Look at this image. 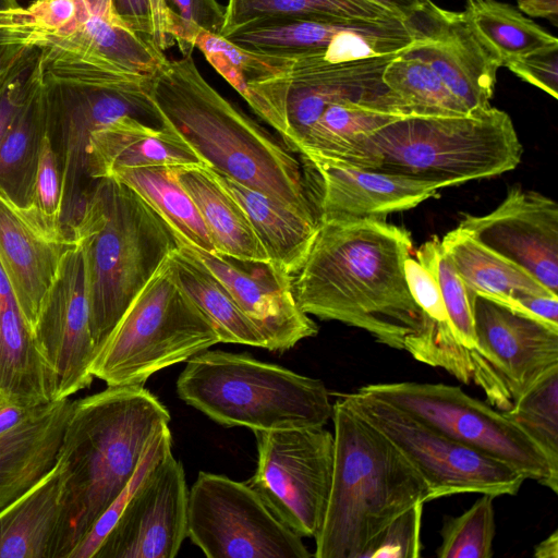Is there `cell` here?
<instances>
[{
    "mask_svg": "<svg viewBox=\"0 0 558 558\" xmlns=\"http://www.w3.org/2000/svg\"><path fill=\"white\" fill-rule=\"evenodd\" d=\"M34 49L0 46V82L21 64Z\"/></svg>",
    "mask_w": 558,
    "mask_h": 558,
    "instance_id": "9f6ffc18",
    "label": "cell"
},
{
    "mask_svg": "<svg viewBox=\"0 0 558 558\" xmlns=\"http://www.w3.org/2000/svg\"><path fill=\"white\" fill-rule=\"evenodd\" d=\"M412 247L411 233L384 219L323 221L294 276L296 302L307 315L363 329L404 350L423 325L404 274Z\"/></svg>",
    "mask_w": 558,
    "mask_h": 558,
    "instance_id": "6da1fadb",
    "label": "cell"
},
{
    "mask_svg": "<svg viewBox=\"0 0 558 558\" xmlns=\"http://www.w3.org/2000/svg\"><path fill=\"white\" fill-rule=\"evenodd\" d=\"M44 80L50 118L60 128L64 207H70L78 201L77 187L82 177L87 175V148L94 131L124 116L160 124L148 94L150 78L142 85L123 89Z\"/></svg>",
    "mask_w": 558,
    "mask_h": 558,
    "instance_id": "d6986e66",
    "label": "cell"
},
{
    "mask_svg": "<svg viewBox=\"0 0 558 558\" xmlns=\"http://www.w3.org/2000/svg\"><path fill=\"white\" fill-rule=\"evenodd\" d=\"M267 16L311 19L400 17L368 0H228L220 35H226L245 22Z\"/></svg>",
    "mask_w": 558,
    "mask_h": 558,
    "instance_id": "74e56055",
    "label": "cell"
},
{
    "mask_svg": "<svg viewBox=\"0 0 558 558\" xmlns=\"http://www.w3.org/2000/svg\"><path fill=\"white\" fill-rule=\"evenodd\" d=\"M461 15L500 66L518 57L558 47L555 36L508 3L468 0Z\"/></svg>",
    "mask_w": 558,
    "mask_h": 558,
    "instance_id": "836d02e7",
    "label": "cell"
},
{
    "mask_svg": "<svg viewBox=\"0 0 558 558\" xmlns=\"http://www.w3.org/2000/svg\"><path fill=\"white\" fill-rule=\"evenodd\" d=\"M180 399L225 426L254 430L322 427L332 403L324 383L246 353L205 350L186 361Z\"/></svg>",
    "mask_w": 558,
    "mask_h": 558,
    "instance_id": "52a82bcc",
    "label": "cell"
},
{
    "mask_svg": "<svg viewBox=\"0 0 558 558\" xmlns=\"http://www.w3.org/2000/svg\"><path fill=\"white\" fill-rule=\"evenodd\" d=\"M403 52L387 64L383 82L408 117L462 116L470 112L427 63Z\"/></svg>",
    "mask_w": 558,
    "mask_h": 558,
    "instance_id": "d590c367",
    "label": "cell"
},
{
    "mask_svg": "<svg viewBox=\"0 0 558 558\" xmlns=\"http://www.w3.org/2000/svg\"><path fill=\"white\" fill-rule=\"evenodd\" d=\"M168 259L177 283L211 320L221 342L265 349L263 336L226 286L184 245L179 244Z\"/></svg>",
    "mask_w": 558,
    "mask_h": 558,
    "instance_id": "1f68e13d",
    "label": "cell"
},
{
    "mask_svg": "<svg viewBox=\"0 0 558 558\" xmlns=\"http://www.w3.org/2000/svg\"><path fill=\"white\" fill-rule=\"evenodd\" d=\"M118 17L135 32L153 40L150 0H112Z\"/></svg>",
    "mask_w": 558,
    "mask_h": 558,
    "instance_id": "f907efd6",
    "label": "cell"
},
{
    "mask_svg": "<svg viewBox=\"0 0 558 558\" xmlns=\"http://www.w3.org/2000/svg\"><path fill=\"white\" fill-rule=\"evenodd\" d=\"M19 5L17 0H0V10Z\"/></svg>",
    "mask_w": 558,
    "mask_h": 558,
    "instance_id": "91938a15",
    "label": "cell"
},
{
    "mask_svg": "<svg viewBox=\"0 0 558 558\" xmlns=\"http://www.w3.org/2000/svg\"><path fill=\"white\" fill-rule=\"evenodd\" d=\"M427 63L469 111L490 107L499 62L461 15L433 4L418 38L403 52Z\"/></svg>",
    "mask_w": 558,
    "mask_h": 558,
    "instance_id": "603a6c76",
    "label": "cell"
},
{
    "mask_svg": "<svg viewBox=\"0 0 558 558\" xmlns=\"http://www.w3.org/2000/svg\"><path fill=\"white\" fill-rule=\"evenodd\" d=\"M423 502L396 517L366 547L361 558H417L421 556Z\"/></svg>",
    "mask_w": 558,
    "mask_h": 558,
    "instance_id": "ee69618b",
    "label": "cell"
},
{
    "mask_svg": "<svg viewBox=\"0 0 558 558\" xmlns=\"http://www.w3.org/2000/svg\"><path fill=\"white\" fill-rule=\"evenodd\" d=\"M189 489L171 449L146 472L94 558H174L187 537Z\"/></svg>",
    "mask_w": 558,
    "mask_h": 558,
    "instance_id": "9a60e30c",
    "label": "cell"
},
{
    "mask_svg": "<svg viewBox=\"0 0 558 558\" xmlns=\"http://www.w3.org/2000/svg\"><path fill=\"white\" fill-rule=\"evenodd\" d=\"M92 11L111 21L120 20L114 12L112 0H86Z\"/></svg>",
    "mask_w": 558,
    "mask_h": 558,
    "instance_id": "680465c9",
    "label": "cell"
},
{
    "mask_svg": "<svg viewBox=\"0 0 558 558\" xmlns=\"http://www.w3.org/2000/svg\"><path fill=\"white\" fill-rule=\"evenodd\" d=\"M507 66L521 80L558 97V47L541 49L508 61Z\"/></svg>",
    "mask_w": 558,
    "mask_h": 558,
    "instance_id": "7dc6e473",
    "label": "cell"
},
{
    "mask_svg": "<svg viewBox=\"0 0 558 558\" xmlns=\"http://www.w3.org/2000/svg\"><path fill=\"white\" fill-rule=\"evenodd\" d=\"M193 43L232 87L240 82H253L280 74L287 71L299 56L248 50L232 44L221 35L202 28L197 29Z\"/></svg>",
    "mask_w": 558,
    "mask_h": 558,
    "instance_id": "60d3db41",
    "label": "cell"
},
{
    "mask_svg": "<svg viewBox=\"0 0 558 558\" xmlns=\"http://www.w3.org/2000/svg\"><path fill=\"white\" fill-rule=\"evenodd\" d=\"M257 466L246 482L301 537H315L327 508L333 434L322 427L254 430Z\"/></svg>",
    "mask_w": 558,
    "mask_h": 558,
    "instance_id": "4fadbf2b",
    "label": "cell"
},
{
    "mask_svg": "<svg viewBox=\"0 0 558 558\" xmlns=\"http://www.w3.org/2000/svg\"><path fill=\"white\" fill-rule=\"evenodd\" d=\"M522 154L509 114L488 107L462 116L399 118L329 160L447 187L513 170Z\"/></svg>",
    "mask_w": 558,
    "mask_h": 558,
    "instance_id": "8992f818",
    "label": "cell"
},
{
    "mask_svg": "<svg viewBox=\"0 0 558 558\" xmlns=\"http://www.w3.org/2000/svg\"><path fill=\"white\" fill-rule=\"evenodd\" d=\"M301 156L319 221L376 218L416 207L445 186L354 168L308 154Z\"/></svg>",
    "mask_w": 558,
    "mask_h": 558,
    "instance_id": "44dd1931",
    "label": "cell"
},
{
    "mask_svg": "<svg viewBox=\"0 0 558 558\" xmlns=\"http://www.w3.org/2000/svg\"><path fill=\"white\" fill-rule=\"evenodd\" d=\"M25 203H33L46 215L63 220L64 191L50 128L39 142L34 175Z\"/></svg>",
    "mask_w": 558,
    "mask_h": 558,
    "instance_id": "f6af8a7d",
    "label": "cell"
},
{
    "mask_svg": "<svg viewBox=\"0 0 558 558\" xmlns=\"http://www.w3.org/2000/svg\"><path fill=\"white\" fill-rule=\"evenodd\" d=\"M342 398L420 473L427 486V501L464 493L515 495L526 480L508 464L361 389Z\"/></svg>",
    "mask_w": 558,
    "mask_h": 558,
    "instance_id": "30bf717a",
    "label": "cell"
},
{
    "mask_svg": "<svg viewBox=\"0 0 558 558\" xmlns=\"http://www.w3.org/2000/svg\"><path fill=\"white\" fill-rule=\"evenodd\" d=\"M403 51L328 63L318 53L299 54L284 72L234 89L293 153L311 126L332 104L353 101L398 117H407L396 96L383 82L387 64Z\"/></svg>",
    "mask_w": 558,
    "mask_h": 558,
    "instance_id": "9c48e42d",
    "label": "cell"
},
{
    "mask_svg": "<svg viewBox=\"0 0 558 558\" xmlns=\"http://www.w3.org/2000/svg\"><path fill=\"white\" fill-rule=\"evenodd\" d=\"M35 340L56 376L54 401L90 386L96 344L90 329L84 258L77 244L68 255L41 312Z\"/></svg>",
    "mask_w": 558,
    "mask_h": 558,
    "instance_id": "ffe728a7",
    "label": "cell"
},
{
    "mask_svg": "<svg viewBox=\"0 0 558 558\" xmlns=\"http://www.w3.org/2000/svg\"><path fill=\"white\" fill-rule=\"evenodd\" d=\"M458 227L558 294V205L554 199L512 186L494 210L464 215Z\"/></svg>",
    "mask_w": 558,
    "mask_h": 558,
    "instance_id": "e0dca14e",
    "label": "cell"
},
{
    "mask_svg": "<svg viewBox=\"0 0 558 558\" xmlns=\"http://www.w3.org/2000/svg\"><path fill=\"white\" fill-rule=\"evenodd\" d=\"M518 8L532 17L549 20L558 25V0H517Z\"/></svg>",
    "mask_w": 558,
    "mask_h": 558,
    "instance_id": "11a10c76",
    "label": "cell"
},
{
    "mask_svg": "<svg viewBox=\"0 0 558 558\" xmlns=\"http://www.w3.org/2000/svg\"><path fill=\"white\" fill-rule=\"evenodd\" d=\"M65 469L53 466L0 510V558H54L63 511Z\"/></svg>",
    "mask_w": 558,
    "mask_h": 558,
    "instance_id": "484cf974",
    "label": "cell"
},
{
    "mask_svg": "<svg viewBox=\"0 0 558 558\" xmlns=\"http://www.w3.org/2000/svg\"><path fill=\"white\" fill-rule=\"evenodd\" d=\"M74 211L66 226L84 258L97 350L179 241L153 207L113 178L96 180Z\"/></svg>",
    "mask_w": 558,
    "mask_h": 558,
    "instance_id": "277c9868",
    "label": "cell"
},
{
    "mask_svg": "<svg viewBox=\"0 0 558 558\" xmlns=\"http://www.w3.org/2000/svg\"><path fill=\"white\" fill-rule=\"evenodd\" d=\"M536 558H558V531H554L534 548Z\"/></svg>",
    "mask_w": 558,
    "mask_h": 558,
    "instance_id": "6f0895ef",
    "label": "cell"
},
{
    "mask_svg": "<svg viewBox=\"0 0 558 558\" xmlns=\"http://www.w3.org/2000/svg\"><path fill=\"white\" fill-rule=\"evenodd\" d=\"M171 449V432L168 428L160 432L150 442L142 461L140 462L134 476L111 502V505L99 517L87 534L69 555V558H94L105 537L108 535L118 520L123 507L136 489L146 472L168 450Z\"/></svg>",
    "mask_w": 558,
    "mask_h": 558,
    "instance_id": "7bdbcfd3",
    "label": "cell"
},
{
    "mask_svg": "<svg viewBox=\"0 0 558 558\" xmlns=\"http://www.w3.org/2000/svg\"><path fill=\"white\" fill-rule=\"evenodd\" d=\"M45 405L46 404L40 407H26L13 402L3 403L0 407V434L11 430L24 421L31 418Z\"/></svg>",
    "mask_w": 558,
    "mask_h": 558,
    "instance_id": "f5cc1de1",
    "label": "cell"
},
{
    "mask_svg": "<svg viewBox=\"0 0 558 558\" xmlns=\"http://www.w3.org/2000/svg\"><path fill=\"white\" fill-rule=\"evenodd\" d=\"M333 469L316 558H361L399 514L427 502V486L403 454L341 397L332 404Z\"/></svg>",
    "mask_w": 558,
    "mask_h": 558,
    "instance_id": "5b68a950",
    "label": "cell"
},
{
    "mask_svg": "<svg viewBox=\"0 0 558 558\" xmlns=\"http://www.w3.org/2000/svg\"><path fill=\"white\" fill-rule=\"evenodd\" d=\"M466 511L447 517L440 530L439 558H490L496 535L494 498L481 494Z\"/></svg>",
    "mask_w": 558,
    "mask_h": 558,
    "instance_id": "b9f144b4",
    "label": "cell"
},
{
    "mask_svg": "<svg viewBox=\"0 0 558 558\" xmlns=\"http://www.w3.org/2000/svg\"><path fill=\"white\" fill-rule=\"evenodd\" d=\"M94 12L86 0H35L0 10V46L38 50L75 31Z\"/></svg>",
    "mask_w": 558,
    "mask_h": 558,
    "instance_id": "e575fe53",
    "label": "cell"
},
{
    "mask_svg": "<svg viewBox=\"0 0 558 558\" xmlns=\"http://www.w3.org/2000/svg\"><path fill=\"white\" fill-rule=\"evenodd\" d=\"M179 244L184 245L226 286L263 336L265 349L283 352L317 335V325L296 302L294 276L272 260L241 259Z\"/></svg>",
    "mask_w": 558,
    "mask_h": 558,
    "instance_id": "2e32d148",
    "label": "cell"
},
{
    "mask_svg": "<svg viewBox=\"0 0 558 558\" xmlns=\"http://www.w3.org/2000/svg\"><path fill=\"white\" fill-rule=\"evenodd\" d=\"M508 306L558 328V295L515 292L510 295Z\"/></svg>",
    "mask_w": 558,
    "mask_h": 558,
    "instance_id": "681fc988",
    "label": "cell"
},
{
    "mask_svg": "<svg viewBox=\"0 0 558 558\" xmlns=\"http://www.w3.org/2000/svg\"><path fill=\"white\" fill-rule=\"evenodd\" d=\"M150 8L153 41L163 51L172 43L170 36L172 12L165 0H150Z\"/></svg>",
    "mask_w": 558,
    "mask_h": 558,
    "instance_id": "816d5d0a",
    "label": "cell"
},
{
    "mask_svg": "<svg viewBox=\"0 0 558 558\" xmlns=\"http://www.w3.org/2000/svg\"><path fill=\"white\" fill-rule=\"evenodd\" d=\"M232 44L270 54L318 53L328 63L381 56L389 45L384 19L267 16L223 35Z\"/></svg>",
    "mask_w": 558,
    "mask_h": 558,
    "instance_id": "ac0fdd59",
    "label": "cell"
},
{
    "mask_svg": "<svg viewBox=\"0 0 558 558\" xmlns=\"http://www.w3.org/2000/svg\"><path fill=\"white\" fill-rule=\"evenodd\" d=\"M71 408L70 398L51 401L0 434V510L53 466Z\"/></svg>",
    "mask_w": 558,
    "mask_h": 558,
    "instance_id": "d4e9b609",
    "label": "cell"
},
{
    "mask_svg": "<svg viewBox=\"0 0 558 558\" xmlns=\"http://www.w3.org/2000/svg\"><path fill=\"white\" fill-rule=\"evenodd\" d=\"M360 389L558 493V474L525 434L502 411L460 387L403 381L371 384Z\"/></svg>",
    "mask_w": 558,
    "mask_h": 558,
    "instance_id": "8fae6325",
    "label": "cell"
},
{
    "mask_svg": "<svg viewBox=\"0 0 558 558\" xmlns=\"http://www.w3.org/2000/svg\"><path fill=\"white\" fill-rule=\"evenodd\" d=\"M187 537L208 558L313 556L246 482L207 472L189 489Z\"/></svg>",
    "mask_w": 558,
    "mask_h": 558,
    "instance_id": "7c38bea8",
    "label": "cell"
},
{
    "mask_svg": "<svg viewBox=\"0 0 558 558\" xmlns=\"http://www.w3.org/2000/svg\"><path fill=\"white\" fill-rule=\"evenodd\" d=\"M376 3L396 15L410 20L428 9L430 0H368Z\"/></svg>",
    "mask_w": 558,
    "mask_h": 558,
    "instance_id": "db71d44e",
    "label": "cell"
},
{
    "mask_svg": "<svg viewBox=\"0 0 558 558\" xmlns=\"http://www.w3.org/2000/svg\"><path fill=\"white\" fill-rule=\"evenodd\" d=\"M208 169L244 210L268 259L295 276L305 262L320 222L298 214L264 193Z\"/></svg>",
    "mask_w": 558,
    "mask_h": 558,
    "instance_id": "4316f807",
    "label": "cell"
},
{
    "mask_svg": "<svg viewBox=\"0 0 558 558\" xmlns=\"http://www.w3.org/2000/svg\"><path fill=\"white\" fill-rule=\"evenodd\" d=\"M148 94L160 126L204 166L320 222L302 159L220 95L192 54L168 59L150 77Z\"/></svg>",
    "mask_w": 558,
    "mask_h": 558,
    "instance_id": "7a4b0ae2",
    "label": "cell"
},
{
    "mask_svg": "<svg viewBox=\"0 0 558 558\" xmlns=\"http://www.w3.org/2000/svg\"><path fill=\"white\" fill-rule=\"evenodd\" d=\"M171 170L196 205L215 252L241 259H268L244 210L206 166H173Z\"/></svg>",
    "mask_w": 558,
    "mask_h": 558,
    "instance_id": "f1b7e54d",
    "label": "cell"
},
{
    "mask_svg": "<svg viewBox=\"0 0 558 558\" xmlns=\"http://www.w3.org/2000/svg\"><path fill=\"white\" fill-rule=\"evenodd\" d=\"M76 247L63 220L23 203L0 184V265L20 313L35 337L68 255Z\"/></svg>",
    "mask_w": 558,
    "mask_h": 558,
    "instance_id": "5bb4252c",
    "label": "cell"
},
{
    "mask_svg": "<svg viewBox=\"0 0 558 558\" xmlns=\"http://www.w3.org/2000/svg\"><path fill=\"white\" fill-rule=\"evenodd\" d=\"M440 244L469 293L481 294L506 305L515 292L555 294L526 270L486 247L459 227L445 234Z\"/></svg>",
    "mask_w": 558,
    "mask_h": 558,
    "instance_id": "f546056e",
    "label": "cell"
},
{
    "mask_svg": "<svg viewBox=\"0 0 558 558\" xmlns=\"http://www.w3.org/2000/svg\"><path fill=\"white\" fill-rule=\"evenodd\" d=\"M56 387L14 296L0 298V393L8 402L40 407L54 401Z\"/></svg>",
    "mask_w": 558,
    "mask_h": 558,
    "instance_id": "83f0119b",
    "label": "cell"
},
{
    "mask_svg": "<svg viewBox=\"0 0 558 558\" xmlns=\"http://www.w3.org/2000/svg\"><path fill=\"white\" fill-rule=\"evenodd\" d=\"M469 294L478 351L500 374L513 402L558 365V328L496 300Z\"/></svg>",
    "mask_w": 558,
    "mask_h": 558,
    "instance_id": "7402d4cb",
    "label": "cell"
},
{
    "mask_svg": "<svg viewBox=\"0 0 558 558\" xmlns=\"http://www.w3.org/2000/svg\"><path fill=\"white\" fill-rule=\"evenodd\" d=\"M51 126L46 85L38 58L24 101L0 142V184L25 203L39 142Z\"/></svg>",
    "mask_w": 558,
    "mask_h": 558,
    "instance_id": "4dcf8cb0",
    "label": "cell"
},
{
    "mask_svg": "<svg viewBox=\"0 0 558 558\" xmlns=\"http://www.w3.org/2000/svg\"><path fill=\"white\" fill-rule=\"evenodd\" d=\"M169 422L167 408L143 385L107 386L72 401L58 451L65 485L54 558H69Z\"/></svg>",
    "mask_w": 558,
    "mask_h": 558,
    "instance_id": "3957f363",
    "label": "cell"
},
{
    "mask_svg": "<svg viewBox=\"0 0 558 558\" xmlns=\"http://www.w3.org/2000/svg\"><path fill=\"white\" fill-rule=\"evenodd\" d=\"M399 118L359 102L332 104L311 126L298 154L337 159L356 141Z\"/></svg>",
    "mask_w": 558,
    "mask_h": 558,
    "instance_id": "8d00e7d4",
    "label": "cell"
},
{
    "mask_svg": "<svg viewBox=\"0 0 558 558\" xmlns=\"http://www.w3.org/2000/svg\"><path fill=\"white\" fill-rule=\"evenodd\" d=\"M203 165L171 131L124 116L94 131L87 148V175L109 178L120 169Z\"/></svg>",
    "mask_w": 558,
    "mask_h": 558,
    "instance_id": "cb8c5ba5",
    "label": "cell"
},
{
    "mask_svg": "<svg viewBox=\"0 0 558 558\" xmlns=\"http://www.w3.org/2000/svg\"><path fill=\"white\" fill-rule=\"evenodd\" d=\"M166 3L174 13L171 38L182 56L192 54L198 28L220 35L225 9L217 0H166Z\"/></svg>",
    "mask_w": 558,
    "mask_h": 558,
    "instance_id": "bcb514c9",
    "label": "cell"
},
{
    "mask_svg": "<svg viewBox=\"0 0 558 558\" xmlns=\"http://www.w3.org/2000/svg\"><path fill=\"white\" fill-rule=\"evenodd\" d=\"M537 447L558 474V365L502 411Z\"/></svg>",
    "mask_w": 558,
    "mask_h": 558,
    "instance_id": "f35d334b",
    "label": "cell"
},
{
    "mask_svg": "<svg viewBox=\"0 0 558 558\" xmlns=\"http://www.w3.org/2000/svg\"><path fill=\"white\" fill-rule=\"evenodd\" d=\"M416 259L434 275L448 318L459 342L480 362L494 368L478 351L469 290L445 254L440 240L434 238L422 244L416 252Z\"/></svg>",
    "mask_w": 558,
    "mask_h": 558,
    "instance_id": "ab89813d",
    "label": "cell"
},
{
    "mask_svg": "<svg viewBox=\"0 0 558 558\" xmlns=\"http://www.w3.org/2000/svg\"><path fill=\"white\" fill-rule=\"evenodd\" d=\"M109 178L135 191L168 223L179 243L215 252L196 205L174 179L171 167L120 169Z\"/></svg>",
    "mask_w": 558,
    "mask_h": 558,
    "instance_id": "d6a6232c",
    "label": "cell"
},
{
    "mask_svg": "<svg viewBox=\"0 0 558 558\" xmlns=\"http://www.w3.org/2000/svg\"><path fill=\"white\" fill-rule=\"evenodd\" d=\"M166 1V0H165Z\"/></svg>",
    "mask_w": 558,
    "mask_h": 558,
    "instance_id": "6125c7cd",
    "label": "cell"
},
{
    "mask_svg": "<svg viewBox=\"0 0 558 558\" xmlns=\"http://www.w3.org/2000/svg\"><path fill=\"white\" fill-rule=\"evenodd\" d=\"M168 257L95 352L90 373L107 386L142 385L221 342L211 320L177 283Z\"/></svg>",
    "mask_w": 558,
    "mask_h": 558,
    "instance_id": "ba28073f",
    "label": "cell"
},
{
    "mask_svg": "<svg viewBox=\"0 0 558 558\" xmlns=\"http://www.w3.org/2000/svg\"><path fill=\"white\" fill-rule=\"evenodd\" d=\"M8 401H5V399L2 397V395L0 393V407L5 403Z\"/></svg>",
    "mask_w": 558,
    "mask_h": 558,
    "instance_id": "94428289",
    "label": "cell"
},
{
    "mask_svg": "<svg viewBox=\"0 0 558 558\" xmlns=\"http://www.w3.org/2000/svg\"><path fill=\"white\" fill-rule=\"evenodd\" d=\"M37 58L38 51L34 50L0 82V142L24 101Z\"/></svg>",
    "mask_w": 558,
    "mask_h": 558,
    "instance_id": "c3c4849f",
    "label": "cell"
}]
</instances>
